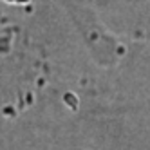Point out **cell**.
Returning a JSON list of instances; mask_svg holds the SVG:
<instances>
[{"label": "cell", "instance_id": "1", "mask_svg": "<svg viewBox=\"0 0 150 150\" xmlns=\"http://www.w3.org/2000/svg\"><path fill=\"white\" fill-rule=\"evenodd\" d=\"M29 2H31V0H16L15 4H22V6H29Z\"/></svg>", "mask_w": 150, "mask_h": 150}, {"label": "cell", "instance_id": "2", "mask_svg": "<svg viewBox=\"0 0 150 150\" xmlns=\"http://www.w3.org/2000/svg\"><path fill=\"white\" fill-rule=\"evenodd\" d=\"M13 107H6V109H4V114H13Z\"/></svg>", "mask_w": 150, "mask_h": 150}, {"label": "cell", "instance_id": "3", "mask_svg": "<svg viewBox=\"0 0 150 150\" xmlns=\"http://www.w3.org/2000/svg\"><path fill=\"white\" fill-rule=\"evenodd\" d=\"M6 2H16V0H6Z\"/></svg>", "mask_w": 150, "mask_h": 150}]
</instances>
